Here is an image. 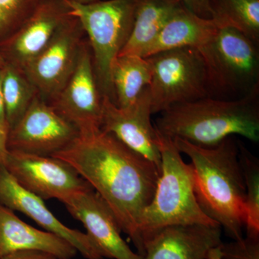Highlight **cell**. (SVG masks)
<instances>
[{"label": "cell", "instance_id": "17", "mask_svg": "<svg viewBox=\"0 0 259 259\" xmlns=\"http://www.w3.org/2000/svg\"><path fill=\"white\" fill-rule=\"evenodd\" d=\"M24 250L44 252L58 259H72L78 253L61 237L23 222L14 211L0 204V259Z\"/></svg>", "mask_w": 259, "mask_h": 259}, {"label": "cell", "instance_id": "22", "mask_svg": "<svg viewBox=\"0 0 259 259\" xmlns=\"http://www.w3.org/2000/svg\"><path fill=\"white\" fill-rule=\"evenodd\" d=\"M3 93L10 131L27 111L38 93L23 70L8 63L4 66Z\"/></svg>", "mask_w": 259, "mask_h": 259}, {"label": "cell", "instance_id": "26", "mask_svg": "<svg viewBox=\"0 0 259 259\" xmlns=\"http://www.w3.org/2000/svg\"><path fill=\"white\" fill-rule=\"evenodd\" d=\"M186 8L202 18L210 19L209 0H177Z\"/></svg>", "mask_w": 259, "mask_h": 259}, {"label": "cell", "instance_id": "16", "mask_svg": "<svg viewBox=\"0 0 259 259\" xmlns=\"http://www.w3.org/2000/svg\"><path fill=\"white\" fill-rule=\"evenodd\" d=\"M62 203L75 219L82 223L105 258L143 259L124 241L113 212L93 188L74 194Z\"/></svg>", "mask_w": 259, "mask_h": 259}, {"label": "cell", "instance_id": "13", "mask_svg": "<svg viewBox=\"0 0 259 259\" xmlns=\"http://www.w3.org/2000/svg\"><path fill=\"white\" fill-rule=\"evenodd\" d=\"M69 16L64 0H40L23 25L0 44L5 62L25 69L47 48Z\"/></svg>", "mask_w": 259, "mask_h": 259}, {"label": "cell", "instance_id": "6", "mask_svg": "<svg viewBox=\"0 0 259 259\" xmlns=\"http://www.w3.org/2000/svg\"><path fill=\"white\" fill-rule=\"evenodd\" d=\"M258 44L236 29H218L199 47L209 97L241 98L259 89Z\"/></svg>", "mask_w": 259, "mask_h": 259}, {"label": "cell", "instance_id": "3", "mask_svg": "<svg viewBox=\"0 0 259 259\" xmlns=\"http://www.w3.org/2000/svg\"><path fill=\"white\" fill-rule=\"evenodd\" d=\"M258 97L257 89L234 100L207 97L177 104L161 112L154 126L170 139L185 140L201 147H214L235 135L256 143Z\"/></svg>", "mask_w": 259, "mask_h": 259}, {"label": "cell", "instance_id": "11", "mask_svg": "<svg viewBox=\"0 0 259 259\" xmlns=\"http://www.w3.org/2000/svg\"><path fill=\"white\" fill-rule=\"evenodd\" d=\"M49 104L79 134L101 129L102 96L88 41L83 42L74 73L60 94Z\"/></svg>", "mask_w": 259, "mask_h": 259}, {"label": "cell", "instance_id": "31", "mask_svg": "<svg viewBox=\"0 0 259 259\" xmlns=\"http://www.w3.org/2000/svg\"><path fill=\"white\" fill-rule=\"evenodd\" d=\"M210 259H222V257H221V251H220V248L218 250H216L212 257H211Z\"/></svg>", "mask_w": 259, "mask_h": 259}, {"label": "cell", "instance_id": "12", "mask_svg": "<svg viewBox=\"0 0 259 259\" xmlns=\"http://www.w3.org/2000/svg\"><path fill=\"white\" fill-rule=\"evenodd\" d=\"M151 115L148 87L128 107H117L110 97H102V131L114 135L126 146L154 163L161 171L157 131L151 122Z\"/></svg>", "mask_w": 259, "mask_h": 259}, {"label": "cell", "instance_id": "30", "mask_svg": "<svg viewBox=\"0 0 259 259\" xmlns=\"http://www.w3.org/2000/svg\"><path fill=\"white\" fill-rule=\"evenodd\" d=\"M69 1L80 3V4H90V3H96L100 0H69Z\"/></svg>", "mask_w": 259, "mask_h": 259}, {"label": "cell", "instance_id": "7", "mask_svg": "<svg viewBox=\"0 0 259 259\" xmlns=\"http://www.w3.org/2000/svg\"><path fill=\"white\" fill-rule=\"evenodd\" d=\"M151 67L152 114L209 97L205 65L198 49H172L146 58Z\"/></svg>", "mask_w": 259, "mask_h": 259}, {"label": "cell", "instance_id": "4", "mask_svg": "<svg viewBox=\"0 0 259 259\" xmlns=\"http://www.w3.org/2000/svg\"><path fill=\"white\" fill-rule=\"evenodd\" d=\"M156 131L161 156V173L152 200L140 218L142 244L145 236L163 227L218 225L204 214L197 202L190 163L184 161L173 140Z\"/></svg>", "mask_w": 259, "mask_h": 259}, {"label": "cell", "instance_id": "28", "mask_svg": "<svg viewBox=\"0 0 259 259\" xmlns=\"http://www.w3.org/2000/svg\"><path fill=\"white\" fill-rule=\"evenodd\" d=\"M3 74H4V67L0 69V127L9 131L8 122L6 120V114H5V108L4 98H3Z\"/></svg>", "mask_w": 259, "mask_h": 259}, {"label": "cell", "instance_id": "25", "mask_svg": "<svg viewBox=\"0 0 259 259\" xmlns=\"http://www.w3.org/2000/svg\"><path fill=\"white\" fill-rule=\"evenodd\" d=\"M222 259H259V233L246 231V236L223 243L220 247Z\"/></svg>", "mask_w": 259, "mask_h": 259}, {"label": "cell", "instance_id": "1", "mask_svg": "<svg viewBox=\"0 0 259 259\" xmlns=\"http://www.w3.org/2000/svg\"><path fill=\"white\" fill-rule=\"evenodd\" d=\"M52 156L69 163L103 199L142 255L140 218L152 200L159 168L101 129L79 134Z\"/></svg>", "mask_w": 259, "mask_h": 259}, {"label": "cell", "instance_id": "29", "mask_svg": "<svg viewBox=\"0 0 259 259\" xmlns=\"http://www.w3.org/2000/svg\"><path fill=\"white\" fill-rule=\"evenodd\" d=\"M8 132L0 127V165L4 166L8 157Z\"/></svg>", "mask_w": 259, "mask_h": 259}, {"label": "cell", "instance_id": "32", "mask_svg": "<svg viewBox=\"0 0 259 259\" xmlns=\"http://www.w3.org/2000/svg\"><path fill=\"white\" fill-rule=\"evenodd\" d=\"M5 64H6V62H5V59H3L2 54H0V69L4 67Z\"/></svg>", "mask_w": 259, "mask_h": 259}, {"label": "cell", "instance_id": "23", "mask_svg": "<svg viewBox=\"0 0 259 259\" xmlns=\"http://www.w3.org/2000/svg\"><path fill=\"white\" fill-rule=\"evenodd\" d=\"M238 144L245 186V228L246 231L259 233V162L243 143L238 141Z\"/></svg>", "mask_w": 259, "mask_h": 259}, {"label": "cell", "instance_id": "14", "mask_svg": "<svg viewBox=\"0 0 259 259\" xmlns=\"http://www.w3.org/2000/svg\"><path fill=\"white\" fill-rule=\"evenodd\" d=\"M222 241L218 225H173L143 239V259H210Z\"/></svg>", "mask_w": 259, "mask_h": 259}, {"label": "cell", "instance_id": "10", "mask_svg": "<svg viewBox=\"0 0 259 259\" xmlns=\"http://www.w3.org/2000/svg\"><path fill=\"white\" fill-rule=\"evenodd\" d=\"M79 132L37 95L8 135L9 151L52 156L67 147Z\"/></svg>", "mask_w": 259, "mask_h": 259}, {"label": "cell", "instance_id": "27", "mask_svg": "<svg viewBox=\"0 0 259 259\" xmlns=\"http://www.w3.org/2000/svg\"><path fill=\"white\" fill-rule=\"evenodd\" d=\"M1 259H58L54 255L44 252L24 250L5 255Z\"/></svg>", "mask_w": 259, "mask_h": 259}, {"label": "cell", "instance_id": "9", "mask_svg": "<svg viewBox=\"0 0 259 259\" xmlns=\"http://www.w3.org/2000/svg\"><path fill=\"white\" fill-rule=\"evenodd\" d=\"M4 166L19 185L44 200L62 202L93 188L69 163L54 156L9 151Z\"/></svg>", "mask_w": 259, "mask_h": 259}, {"label": "cell", "instance_id": "19", "mask_svg": "<svg viewBox=\"0 0 259 259\" xmlns=\"http://www.w3.org/2000/svg\"><path fill=\"white\" fill-rule=\"evenodd\" d=\"M180 5L182 3L177 0H139L132 30L118 56L143 57L167 20Z\"/></svg>", "mask_w": 259, "mask_h": 259}, {"label": "cell", "instance_id": "8", "mask_svg": "<svg viewBox=\"0 0 259 259\" xmlns=\"http://www.w3.org/2000/svg\"><path fill=\"white\" fill-rule=\"evenodd\" d=\"M84 34L79 20L70 15L47 48L23 69L48 103L55 100L74 73Z\"/></svg>", "mask_w": 259, "mask_h": 259}, {"label": "cell", "instance_id": "20", "mask_svg": "<svg viewBox=\"0 0 259 259\" xmlns=\"http://www.w3.org/2000/svg\"><path fill=\"white\" fill-rule=\"evenodd\" d=\"M151 67L146 58L135 55L118 56L111 69L114 102L126 107L136 101L144 89L149 86Z\"/></svg>", "mask_w": 259, "mask_h": 259}, {"label": "cell", "instance_id": "15", "mask_svg": "<svg viewBox=\"0 0 259 259\" xmlns=\"http://www.w3.org/2000/svg\"><path fill=\"white\" fill-rule=\"evenodd\" d=\"M0 204L26 214L45 231L69 243L86 259H104V253L87 233L71 229L61 222L46 205L44 199L25 190L0 165Z\"/></svg>", "mask_w": 259, "mask_h": 259}, {"label": "cell", "instance_id": "24", "mask_svg": "<svg viewBox=\"0 0 259 259\" xmlns=\"http://www.w3.org/2000/svg\"><path fill=\"white\" fill-rule=\"evenodd\" d=\"M40 0H0V44L18 30Z\"/></svg>", "mask_w": 259, "mask_h": 259}, {"label": "cell", "instance_id": "18", "mask_svg": "<svg viewBox=\"0 0 259 259\" xmlns=\"http://www.w3.org/2000/svg\"><path fill=\"white\" fill-rule=\"evenodd\" d=\"M218 30L211 19L199 17L180 5L145 51L143 58L181 48L199 49L210 40Z\"/></svg>", "mask_w": 259, "mask_h": 259}, {"label": "cell", "instance_id": "5", "mask_svg": "<svg viewBox=\"0 0 259 259\" xmlns=\"http://www.w3.org/2000/svg\"><path fill=\"white\" fill-rule=\"evenodd\" d=\"M64 2L89 37L100 93L114 102L112 66L128 39L139 0H100L90 4Z\"/></svg>", "mask_w": 259, "mask_h": 259}, {"label": "cell", "instance_id": "2", "mask_svg": "<svg viewBox=\"0 0 259 259\" xmlns=\"http://www.w3.org/2000/svg\"><path fill=\"white\" fill-rule=\"evenodd\" d=\"M191 160L196 198L204 214L233 240L243 238L246 222L245 186L238 141L233 136L217 146L201 147L172 139Z\"/></svg>", "mask_w": 259, "mask_h": 259}, {"label": "cell", "instance_id": "21", "mask_svg": "<svg viewBox=\"0 0 259 259\" xmlns=\"http://www.w3.org/2000/svg\"><path fill=\"white\" fill-rule=\"evenodd\" d=\"M210 19L218 29H236L259 42V0H209Z\"/></svg>", "mask_w": 259, "mask_h": 259}]
</instances>
